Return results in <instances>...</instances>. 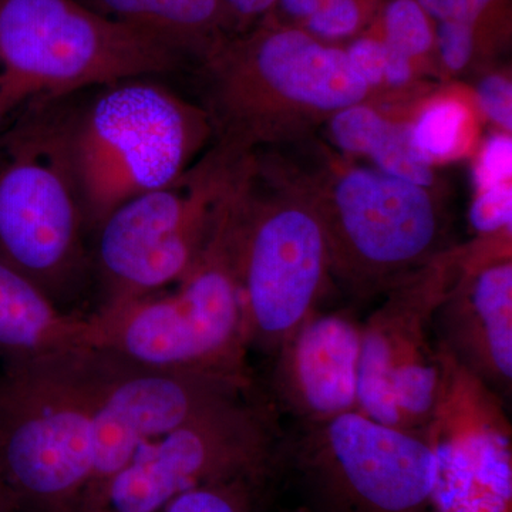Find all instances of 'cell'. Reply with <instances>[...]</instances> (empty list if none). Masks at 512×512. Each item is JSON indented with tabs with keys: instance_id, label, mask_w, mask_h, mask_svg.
<instances>
[{
	"instance_id": "cell-1",
	"label": "cell",
	"mask_w": 512,
	"mask_h": 512,
	"mask_svg": "<svg viewBox=\"0 0 512 512\" xmlns=\"http://www.w3.org/2000/svg\"><path fill=\"white\" fill-rule=\"evenodd\" d=\"M114 356L63 350L6 363L0 375V507L86 512L100 404Z\"/></svg>"
},
{
	"instance_id": "cell-2",
	"label": "cell",
	"mask_w": 512,
	"mask_h": 512,
	"mask_svg": "<svg viewBox=\"0 0 512 512\" xmlns=\"http://www.w3.org/2000/svg\"><path fill=\"white\" fill-rule=\"evenodd\" d=\"M202 67L221 148L241 157L258 144L305 136L370 92L343 46L266 16L228 39Z\"/></svg>"
},
{
	"instance_id": "cell-3",
	"label": "cell",
	"mask_w": 512,
	"mask_h": 512,
	"mask_svg": "<svg viewBox=\"0 0 512 512\" xmlns=\"http://www.w3.org/2000/svg\"><path fill=\"white\" fill-rule=\"evenodd\" d=\"M229 197L201 254L165 296L96 312L93 349L161 372L214 373L248 380V345Z\"/></svg>"
},
{
	"instance_id": "cell-4",
	"label": "cell",
	"mask_w": 512,
	"mask_h": 512,
	"mask_svg": "<svg viewBox=\"0 0 512 512\" xmlns=\"http://www.w3.org/2000/svg\"><path fill=\"white\" fill-rule=\"evenodd\" d=\"M181 60L79 0H0V120L86 87L165 73Z\"/></svg>"
},
{
	"instance_id": "cell-5",
	"label": "cell",
	"mask_w": 512,
	"mask_h": 512,
	"mask_svg": "<svg viewBox=\"0 0 512 512\" xmlns=\"http://www.w3.org/2000/svg\"><path fill=\"white\" fill-rule=\"evenodd\" d=\"M107 87L73 130L84 221L96 228L120 205L181 177L212 130L207 111L160 84Z\"/></svg>"
},
{
	"instance_id": "cell-6",
	"label": "cell",
	"mask_w": 512,
	"mask_h": 512,
	"mask_svg": "<svg viewBox=\"0 0 512 512\" xmlns=\"http://www.w3.org/2000/svg\"><path fill=\"white\" fill-rule=\"evenodd\" d=\"M245 165L231 201L235 264L249 348L274 355L305 322L332 278L328 237L308 188L255 198Z\"/></svg>"
},
{
	"instance_id": "cell-7",
	"label": "cell",
	"mask_w": 512,
	"mask_h": 512,
	"mask_svg": "<svg viewBox=\"0 0 512 512\" xmlns=\"http://www.w3.org/2000/svg\"><path fill=\"white\" fill-rule=\"evenodd\" d=\"M74 121L37 110L2 144L0 261L52 301L83 265L86 221L74 164Z\"/></svg>"
},
{
	"instance_id": "cell-8",
	"label": "cell",
	"mask_w": 512,
	"mask_h": 512,
	"mask_svg": "<svg viewBox=\"0 0 512 512\" xmlns=\"http://www.w3.org/2000/svg\"><path fill=\"white\" fill-rule=\"evenodd\" d=\"M308 190L328 237L332 278L360 301L383 295L448 249L429 187L352 167Z\"/></svg>"
},
{
	"instance_id": "cell-9",
	"label": "cell",
	"mask_w": 512,
	"mask_h": 512,
	"mask_svg": "<svg viewBox=\"0 0 512 512\" xmlns=\"http://www.w3.org/2000/svg\"><path fill=\"white\" fill-rule=\"evenodd\" d=\"M244 160L220 148L173 183L138 195L101 222L97 261L106 299L99 312L116 311L187 274Z\"/></svg>"
},
{
	"instance_id": "cell-10",
	"label": "cell",
	"mask_w": 512,
	"mask_h": 512,
	"mask_svg": "<svg viewBox=\"0 0 512 512\" xmlns=\"http://www.w3.org/2000/svg\"><path fill=\"white\" fill-rule=\"evenodd\" d=\"M284 448L274 407L244 394L143 444L104 485L92 512H160L205 485H261L284 463Z\"/></svg>"
},
{
	"instance_id": "cell-11",
	"label": "cell",
	"mask_w": 512,
	"mask_h": 512,
	"mask_svg": "<svg viewBox=\"0 0 512 512\" xmlns=\"http://www.w3.org/2000/svg\"><path fill=\"white\" fill-rule=\"evenodd\" d=\"M284 461L312 512H434V456L424 431L355 410L301 426L285 443Z\"/></svg>"
},
{
	"instance_id": "cell-12",
	"label": "cell",
	"mask_w": 512,
	"mask_h": 512,
	"mask_svg": "<svg viewBox=\"0 0 512 512\" xmlns=\"http://www.w3.org/2000/svg\"><path fill=\"white\" fill-rule=\"evenodd\" d=\"M458 248L404 276L362 322L357 410L400 429H426L439 399L433 319L460 274Z\"/></svg>"
},
{
	"instance_id": "cell-13",
	"label": "cell",
	"mask_w": 512,
	"mask_h": 512,
	"mask_svg": "<svg viewBox=\"0 0 512 512\" xmlns=\"http://www.w3.org/2000/svg\"><path fill=\"white\" fill-rule=\"evenodd\" d=\"M439 399L424 429L434 512H512V426L504 397L436 346Z\"/></svg>"
},
{
	"instance_id": "cell-14",
	"label": "cell",
	"mask_w": 512,
	"mask_h": 512,
	"mask_svg": "<svg viewBox=\"0 0 512 512\" xmlns=\"http://www.w3.org/2000/svg\"><path fill=\"white\" fill-rule=\"evenodd\" d=\"M362 322L350 312H313L274 353L272 389L301 426L357 410Z\"/></svg>"
},
{
	"instance_id": "cell-15",
	"label": "cell",
	"mask_w": 512,
	"mask_h": 512,
	"mask_svg": "<svg viewBox=\"0 0 512 512\" xmlns=\"http://www.w3.org/2000/svg\"><path fill=\"white\" fill-rule=\"evenodd\" d=\"M434 345L501 397L512 387L511 258L460 271L433 319Z\"/></svg>"
},
{
	"instance_id": "cell-16",
	"label": "cell",
	"mask_w": 512,
	"mask_h": 512,
	"mask_svg": "<svg viewBox=\"0 0 512 512\" xmlns=\"http://www.w3.org/2000/svg\"><path fill=\"white\" fill-rule=\"evenodd\" d=\"M107 18L143 30L181 57L208 59L247 29L227 0H79Z\"/></svg>"
},
{
	"instance_id": "cell-17",
	"label": "cell",
	"mask_w": 512,
	"mask_h": 512,
	"mask_svg": "<svg viewBox=\"0 0 512 512\" xmlns=\"http://www.w3.org/2000/svg\"><path fill=\"white\" fill-rule=\"evenodd\" d=\"M92 348L89 318L67 315L39 286L0 261V355L8 362Z\"/></svg>"
},
{
	"instance_id": "cell-18",
	"label": "cell",
	"mask_w": 512,
	"mask_h": 512,
	"mask_svg": "<svg viewBox=\"0 0 512 512\" xmlns=\"http://www.w3.org/2000/svg\"><path fill=\"white\" fill-rule=\"evenodd\" d=\"M329 130L340 150L369 157L377 170L423 187L433 185L431 164L414 146L412 124L393 123L360 103L333 114Z\"/></svg>"
},
{
	"instance_id": "cell-19",
	"label": "cell",
	"mask_w": 512,
	"mask_h": 512,
	"mask_svg": "<svg viewBox=\"0 0 512 512\" xmlns=\"http://www.w3.org/2000/svg\"><path fill=\"white\" fill-rule=\"evenodd\" d=\"M365 33L414 60L436 52L434 22L417 0H384Z\"/></svg>"
},
{
	"instance_id": "cell-20",
	"label": "cell",
	"mask_w": 512,
	"mask_h": 512,
	"mask_svg": "<svg viewBox=\"0 0 512 512\" xmlns=\"http://www.w3.org/2000/svg\"><path fill=\"white\" fill-rule=\"evenodd\" d=\"M467 120L468 111L460 101H434L412 124L414 146L430 164L453 157L460 150Z\"/></svg>"
},
{
	"instance_id": "cell-21",
	"label": "cell",
	"mask_w": 512,
	"mask_h": 512,
	"mask_svg": "<svg viewBox=\"0 0 512 512\" xmlns=\"http://www.w3.org/2000/svg\"><path fill=\"white\" fill-rule=\"evenodd\" d=\"M433 22L471 26L501 45L511 35L510 0H417Z\"/></svg>"
},
{
	"instance_id": "cell-22",
	"label": "cell",
	"mask_w": 512,
	"mask_h": 512,
	"mask_svg": "<svg viewBox=\"0 0 512 512\" xmlns=\"http://www.w3.org/2000/svg\"><path fill=\"white\" fill-rule=\"evenodd\" d=\"M434 35L437 56L448 72L453 73L463 72L478 57L505 47L477 29L456 22H434Z\"/></svg>"
},
{
	"instance_id": "cell-23",
	"label": "cell",
	"mask_w": 512,
	"mask_h": 512,
	"mask_svg": "<svg viewBox=\"0 0 512 512\" xmlns=\"http://www.w3.org/2000/svg\"><path fill=\"white\" fill-rule=\"evenodd\" d=\"M256 487L249 481L205 485L178 495L160 512H252Z\"/></svg>"
},
{
	"instance_id": "cell-24",
	"label": "cell",
	"mask_w": 512,
	"mask_h": 512,
	"mask_svg": "<svg viewBox=\"0 0 512 512\" xmlns=\"http://www.w3.org/2000/svg\"><path fill=\"white\" fill-rule=\"evenodd\" d=\"M468 218L471 227L481 238L511 241V183L478 191L471 202Z\"/></svg>"
},
{
	"instance_id": "cell-25",
	"label": "cell",
	"mask_w": 512,
	"mask_h": 512,
	"mask_svg": "<svg viewBox=\"0 0 512 512\" xmlns=\"http://www.w3.org/2000/svg\"><path fill=\"white\" fill-rule=\"evenodd\" d=\"M512 174V140L510 134H494L485 141L476 167L474 187L478 191L488 190L501 184H510Z\"/></svg>"
},
{
	"instance_id": "cell-26",
	"label": "cell",
	"mask_w": 512,
	"mask_h": 512,
	"mask_svg": "<svg viewBox=\"0 0 512 512\" xmlns=\"http://www.w3.org/2000/svg\"><path fill=\"white\" fill-rule=\"evenodd\" d=\"M350 66L357 76L369 86H380L384 82V69H386V45L379 37L362 33V35L349 40L348 45L343 46Z\"/></svg>"
},
{
	"instance_id": "cell-27",
	"label": "cell",
	"mask_w": 512,
	"mask_h": 512,
	"mask_svg": "<svg viewBox=\"0 0 512 512\" xmlns=\"http://www.w3.org/2000/svg\"><path fill=\"white\" fill-rule=\"evenodd\" d=\"M478 103L485 116L511 133L512 128V86L504 74L494 73L484 77L477 87Z\"/></svg>"
},
{
	"instance_id": "cell-28",
	"label": "cell",
	"mask_w": 512,
	"mask_h": 512,
	"mask_svg": "<svg viewBox=\"0 0 512 512\" xmlns=\"http://www.w3.org/2000/svg\"><path fill=\"white\" fill-rule=\"evenodd\" d=\"M329 2L332 0H276L274 8L266 15V18L284 23V25L301 28L306 20Z\"/></svg>"
},
{
	"instance_id": "cell-29",
	"label": "cell",
	"mask_w": 512,
	"mask_h": 512,
	"mask_svg": "<svg viewBox=\"0 0 512 512\" xmlns=\"http://www.w3.org/2000/svg\"><path fill=\"white\" fill-rule=\"evenodd\" d=\"M384 45H386V43H384ZM386 49L387 56L386 69H384V82L393 87H402L412 79L413 62L409 57L396 52V50L390 49L387 45Z\"/></svg>"
},
{
	"instance_id": "cell-30",
	"label": "cell",
	"mask_w": 512,
	"mask_h": 512,
	"mask_svg": "<svg viewBox=\"0 0 512 512\" xmlns=\"http://www.w3.org/2000/svg\"><path fill=\"white\" fill-rule=\"evenodd\" d=\"M244 25H254L274 8L276 0H227Z\"/></svg>"
},
{
	"instance_id": "cell-31",
	"label": "cell",
	"mask_w": 512,
	"mask_h": 512,
	"mask_svg": "<svg viewBox=\"0 0 512 512\" xmlns=\"http://www.w3.org/2000/svg\"><path fill=\"white\" fill-rule=\"evenodd\" d=\"M289 512H312L309 510L308 507H305V505H302V507L296 508V510L289 511Z\"/></svg>"
},
{
	"instance_id": "cell-32",
	"label": "cell",
	"mask_w": 512,
	"mask_h": 512,
	"mask_svg": "<svg viewBox=\"0 0 512 512\" xmlns=\"http://www.w3.org/2000/svg\"><path fill=\"white\" fill-rule=\"evenodd\" d=\"M0 512H8L5 510V508L0 507Z\"/></svg>"
}]
</instances>
